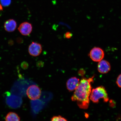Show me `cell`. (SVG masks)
<instances>
[{
    "mask_svg": "<svg viewBox=\"0 0 121 121\" xmlns=\"http://www.w3.org/2000/svg\"><path fill=\"white\" fill-rule=\"evenodd\" d=\"M93 77L82 79L72 97V100L77 101L78 107L81 108L86 109L88 108L92 90L91 83L93 81Z\"/></svg>",
    "mask_w": 121,
    "mask_h": 121,
    "instance_id": "obj_1",
    "label": "cell"
},
{
    "mask_svg": "<svg viewBox=\"0 0 121 121\" xmlns=\"http://www.w3.org/2000/svg\"><path fill=\"white\" fill-rule=\"evenodd\" d=\"M91 100L95 103H97L99 99H103L104 102H108L109 99L108 94L105 87L101 86L92 90L90 96Z\"/></svg>",
    "mask_w": 121,
    "mask_h": 121,
    "instance_id": "obj_2",
    "label": "cell"
},
{
    "mask_svg": "<svg viewBox=\"0 0 121 121\" xmlns=\"http://www.w3.org/2000/svg\"><path fill=\"white\" fill-rule=\"evenodd\" d=\"M89 55L93 61L99 62L103 60L105 56V53L102 48L96 47L91 50Z\"/></svg>",
    "mask_w": 121,
    "mask_h": 121,
    "instance_id": "obj_3",
    "label": "cell"
},
{
    "mask_svg": "<svg viewBox=\"0 0 121 121\" xmlns=\"http://www.w3.org/2000/svg\"><path fill=\"white\" fill-rule=\"evenodd\" d=\"M41 94V90L40 88L35 85L30 86L26 91L27 96L29 99L32 100L39 99Z\"/></svg>",
    "mask_w": 121,
    "mask_h": 121,
    "instance_id": "obj_4",
    "label": "cell"
},
{
    "mask_svg": "<svg viewBox=\"0 0 121 121\" xmlns=\"http://www.w3.org/2000/svg\"><path fill=\"white\" fill-rule=\"evenodd\" d=\"M42 50V46L40 44L33 42L29 47L28 51L29 54L33 56L36 57L41 53Z\"/></svg>",
    "mask_w": 121,
    "mask_h": 121,
    "instance_id": "obj_5",
    "label": "cell"
},
{
    "mask_svg": "<svg viewBox=\"0 0 121 121\" xmlns=\"http://www.w3.org/2000/svg\"><path fill=\"white\" fill-rule=\"evenodd\" d=\"M33 30L32 25L31 23L25 22L21 23L18 28L21 34L24 36H28L31 34Z\"/></svg>",
    "mask_w": 121,
    "mask_h": 121,
    "instance_id": "obj_6",
    "label": "cell"
},
{
    "mask_svg": "<svg viewBox=\"0 0 121 121\" xmlns=\"http://www.w3.org/2000/svg\"><path fill=\"white\" fill-rule=\"evenodd\" d=\"M111 69L110 63L106 60H102L99 62L98 65V69L99 73L105 74L109 71Z\"/></svg>",
    "mask_w": 121,
    "mask_h": 121,
    "instance_id": "obj_7",
    "label": "cell"
},
{
    "mask_svg": "<svg viewBox=\"0 0 121 121\" xmlns=\"http://www.w3.org/2000/svg\"><path fill=\"white\" fill-rule=\"evenodd\" d=\"M80 82L79 78L77 77H73L69 78L66 84L68 90L70 91L75 90L78 87Z\"/></svg>",
    "mask_w": 121,
    "mask_h": 121,
    "instance_id": "obj_8",
    "label": "cell"
},
{
    "mask_svg": "<svg viewBox=\"0 0 121 121\" xmlns=\"http://www.w3.org/2000/svg\"><path fill=\"white\" fill-rule=\"evenodd\" d=\"M17 23L13 19H10L6 21L4 25V28L6 31L8 32H13L16 29Z\"/></svg>",
    "mask_w": 121,
    "mask_h": 121,
    "instance_id": "obj_9",
    "label": "cell"
},
{
    "mask_svg": "<svg viewBox=\"0 0 121 121\" xmlns=\"http://www.w3.org/2000/svg\"><path fill=\"white\" fill-rule=\"evenodd\" d=\"M20 99L18 98L14 95H11L9 96L6 98V101L7 104L9 106L13 108H16L18 106L19 104H20L18 103V102H20Z\"/></svg>",
    "mask_w": 121,
    "mask_h": 121,
    "instance_id": "obj_10",
    "label": "cell"
},
{
    "mask_svg": "<svg viewBox=\"0 0 121 121\" xmlns=\"http://www.w3.org/2000/svg\"><path fill=\"white\" fill-rule=\"evenodd\" d=\"M20 119L17 114L13 112L8 113L5 118V120L7 121H19Z\"/></svg>",
    "mask_w": 121,
    "mask_h": 121,
    "instance_id": "obj_11",
    "label": "cell"
},
{
    "mask_svg": "<svg viewBox=\"0 0 121 121\" xmlns=\"http://www.w3.org/2000/svg\"><path fill=\"white\" fill-rule=\"evenodd\" d=\"M51 121H66L67 120L65 118L60 116H54L51 118Z\"/></svg>",
    "mask_w": 121,
    "mask_h": 121,
    "instance_id": "obj_12",
    "label": "cell"
},
{
    "mask_svg": "<svg viewBox=\"0 0 121 121\" xmlns=\"http://www.w3.org/2000/svg\"><path fill=\"white\" fill-rule=\"evenodd\" d=\"M0 2L2 5L4 7L8 6L11 2V0H0Z\"/></svg>",
    "mask_w": 121,
    "mask_h": 121,
    "instance_id": "obj_13",
    "label": "cell"
},
{
    "mask_svg": "<svg viewBox=\"0 0 121 121\" xmlns=\"http://www.w3.org/2000/svg\"><path fill=\"white\" fill-rule=\"evenodd\" d=\"M116 84L119 87L121 88V74L117 78L116 81Z\"/></svg>",
    "mask_w": 121,
    "mask_h": 121,
    "instance_id": "obj_14",
    "label": "cell"
},
{
    "mask_svg": "<svg viewBox=\"0 0 121 121\" xmlns=\"http://www.w3.org/2000/svg\"><path fill=\"white\" fill-rule=\"evenodd\" d=\"M72 36V34L69 32H67L64 35V37L65 38L69 39L71 38Z\"/></svg>",
    "mask_w": 121,
    "mask_h": 121,
    "instance_id": "obj_15",
    "label": "cell"
},
{
    "mask_svg": "<svg viewBox=\"0 0 121 121\" xmlns=\"http://www.w3.org/2000/svg\"><path fill=\"white\" fill-rule=\"evenodd\" d=\"M28 66V64L26 62L24 61L21 64V66L23 69H25Z\"/></svg>",
    "mask_w": 121,
    "mask_h": 121,
    "instance_id": "obj_16",
    "label": "cell"
},
{
    "mask_svg": "<svg viewBox=\"0 0 121 121\" xmlns=\"http://www.w3.org/2000/svg\"><path fill=\"white\" fill-rule=\"evenodd\" d=\"M16 41L18 43L21 44L23 43V40L22 38L18 37L16 39Z\"/></svg>",
    "mask_w": 121,
    "mask_h": 121,
    "instance_id": "obj_17",
    "label": "cell"
},
{
    "mask_svg": "<svg viewBox=\"0 0 121 121\" xmlns=\"http://www.w3.org/2000/svg\"><path fill=\"white\" fill-rule=\"evenodd\" d=\"M8 43L9 45H12L14 44V42H13V40H12V39H10V40L9 41Z\"/></svg>",
    "mask_w": 121,
    "mask_h": 121,
    "instance_id": "obj_18",
    "label": "cell"
},
{
    "mask_svg": "<svg viewBox=\"0 0 121 121\" xmlns=\"http://www.w3.org/2000/svg\"><path fill=\"white\" fill-rule=\"evenodd\" d=\"M3 7L2 5L1 4H0V12L3 10Z\"/></svg>",
    "mask_w": 121,
    "mask_h": 121,
    "instance_id": "obj_19",
    "label": "cell"
}]
</instances>
